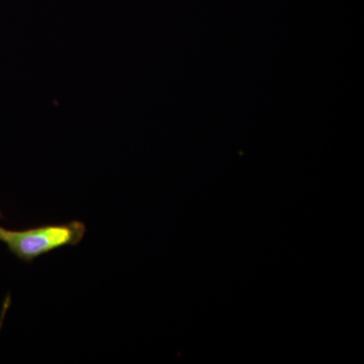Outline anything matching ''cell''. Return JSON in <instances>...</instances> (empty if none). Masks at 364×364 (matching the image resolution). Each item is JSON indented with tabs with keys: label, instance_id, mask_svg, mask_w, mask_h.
<instances>
[{
	"label": "cell",
	"instance_id": "6da1fadb",
	"mask_svg": "<svg viewBox=\"0 0 364 364\" xmlns=\"http://www.w3.org/2000/svg\"><path fill=\"white\" fill-rule=\"evenodd\" d=\"M86 232L85 225L72 221L62 225H47L23 231L0 227V241L14 255L25 262L65 246L77 245Z\"/></svg>",
	"mask_w": 364,
	"mask_h": 364
},
{
	"label": "cell",
	"instance_id": "7a4b0ae2",
	"mask_svg": "<svg viewBox=\"0 0 364 364\" xmlns=\"http://www.w3.org/2000/svg\"><path fill=\"white\" fill-rule=\"evenodd\" d=\"M2 218V214H1V212H0V219H1Z\"/></svg>",
	"mask_w": 364,
	"mask_h": 364
}]
</instances>
